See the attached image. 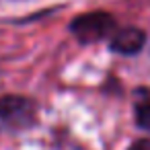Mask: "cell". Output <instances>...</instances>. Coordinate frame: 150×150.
Returning a JSON list of instances; mask_svg holds the SVG:
<instances>
[{
  "label": "cell",
  "instance_id": "cell-3",
  "mask_svg": "<svg viewBox=\"0 0 150 150\" xmlns=\"http://www.w3.org/2000/svg\"><path fill=\"white\" fill-rule=\"evenodd\" d=\"M146 43V33L138 27H121L115 29V33L109 39V47L117 54L123 56H134L138 54Z\"/></svg>",
  "mask_w": 150,
  "mask_h": 150
},
{
  "label": "cell",
  "instance_id": "cell-4",
  "mask_svg": "<svg viewBox=\"0 0 150 150\" xmlns=\"http://www.w3.org/2000/svg\"><path fill=\"white\" fill-rule=\"evenodd\" d=\"M136 121L140 127L150 129V97H144L136 103Z\"/></svg>",
  "mask_w": 150,
  "mask_h": 150
},
{
  "label": "cell",
  "instance_id": "cell-5",
  "mask_svg": "<svg viewBox=\"0 0 150 150\" xmlns=\"http://www.w3.org/2000/svg\"><path fill=\"white\" fill-rule=\"evenodd\" d=\"M127 150H150V140H136Z\"/></svg>",
  "mask_w": 150,
  "mask_h": 150
},
{
  "label": "cell",
  "instance_id": "cell-2",
  "mask_svg": "<svg viewBox=\"0 0 150 150\" xmlns=\"http://www.w3.org/2000/svg\"><path fill=\"white\" fill-rule=\"evenodd\" d=\"M37 119V107L27 97L6 95L0 99V121L13 129H25Z\"/></svg>",
  "mask_w": 150,
  "mask_h": 150
},
{
  "label": "cell",
  "instance_id": "cell-1",
  "mask_svg": "<svg viewBox=\"0 0 150 150\" xmlns=\"http://www.w3.org/2000/svg\"><path fill=\"white\" fill-rule=\"evenodd\" d=\"M117 29L113 15L105 11H95V13H84L76 17L70 23V31L80 43H95L101 41L107 35H113Z\"/></svg>",
  "mask_w": 150,
  "mask_h": 150
}]
</instances>
